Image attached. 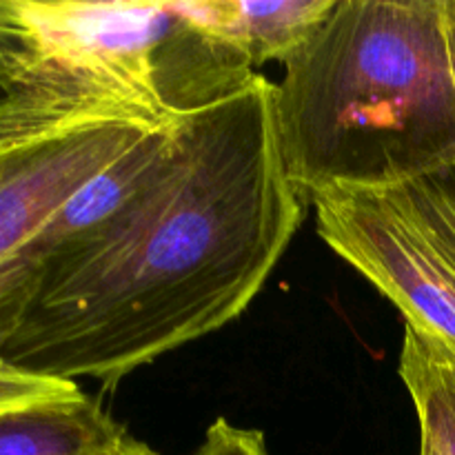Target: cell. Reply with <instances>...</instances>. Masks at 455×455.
I'll return each instance as SVG.
<instances>
[{
    "label": "cell",
    "mask_w": 455,
    "mask_h": 455,
    "mask_svg": "<svg viewBox=\"0 0 455 455\" xmlns=\"http://www.w3.org/2000/svg\"><path fill=\"white\" fill-rule=\"evenodd\" d=\"M275 132V84L173 120L163 163L105 225L44 262L4 363L107 389L238 318L305 218Z\"/></svg>",
    "instance_id": "cell-1"
},
{
    "label": "cell",
    "mask_w": 455,
    "mask_h": 455,
    "mask_svg": "<svg viewBox=\"0 0 455 455\" xmlns=\"http://www.w3.org/2000/svg\"><path fill=\"white\" fill-rule=\"evenodd\" d=\"M283 65L275 132L307 203L455 167L444 0H336Z\"/></svg>",
    "instance_id": "cell-2"
},
{
    "label": "cell",
    "mask_w": 455,
    "mask_h": 455,
    "mask_svg": "<svg viewBox=\"0 0 455 455\" xmlns=\"http://www.w3.org/2000/svg\"><path fill=\"white\" fill-rule=\"evenodd\" d=\"M253 76L209 0H0V96L160 129Z\"/></svg>",
    "instance_id": "cell-3"
},
{
    "label": "cell",
    "mask_w": 455,
    "mask_h": 455,
    "mask_svg": "<svg viewBox=\"0 0 455 455\" xmlns=\"http://www.w3.org/2000/svg\"><path fill=\"white\" fill-rule=\"evenodd\" d=\"M324 243L403 314L455 351V260L389 189H329L309 200Z\"/></svg>",
    "instance_id": "cell-4"
},
{
    "label": "cell",
    "mask_w": 455,
    "mask_h": 455,
    "mask_svg": "<svg viewBox=\"0 0 455 455\" xmlns=\"http://www.w3.org/2000/svg\"><path fill=\"white\" fill-rule=\"evenodd\" d=\"M149 127L98 123L0 158V267L31 243L44 222Z\"/></svg>",
    "instance_id": "cell-5"
},
{
    "label": "cell",
    "mask_w": 455,
    "mask_h": 455,
    "mask_svg": "<svg viewBox=\"0 0 455 455\" xmlns=\"http://www.w3.org/2000/svg\"><path fill=\"white\" fill-rule=\"evenodd\" d=\"M172 124L147 132L123 156L84 182L22 249V256L44 265L52 253L83 238L114 218L163 163L172 142Z\"/></svg>",
    "instance_id": "cell-6"
},
{
    "label": "cell",
    "mask_w": 455,
    "mask_h": 455,
    "mask_svg": "<svg viewBox=\"0 0 455 455\" xmlns=\"http://www.w3.org/2000/svg\"><path fill=\"white\" fill-rule=\"evenodd\" d=\"M127 431L80 395L0 413V455H98Z\"/></svg>",
    "instance_id": "cell-7"
},
{
    "label": "cell",
    "mask_w": 455,
    "mask_h": 455,
    "mask_svg": "<svg viewBox=\"0 0 455 455\" xmlns=\"http://www.w3.org/2000/svg\"><path fill=\"white\" fill-rule=\"evenodd\" d=\"M398 371L416 409L420 451L455 455V351L404 324Z\"/></svg>",
    "instance_id": "cell-8"
},
{
    "label": "cell",
    "mask_w": 455,
    "mask_h": 455,
    "mask_svg": "<svg viewBox=\"0 0 455 455\" xmlns=\"http://www.w3.org/2000/svg\"><path fill=\"white\" fill-rule=\"evenodd\" d=\"M336 0H220L218 29L247 53L253 69L284 62L324 20Z\"/></svg>",
    "instance_id": "cell-9"
},
{
    "label": "cell",
    "mask_w": 455,
    "mask_h": 455,
    "mask_svg": "<svg viewBox=\"0 0 455 455\" xmlns=\"http://www.w3.org/2000/svg\"><path fill=\"white\" fill-rule=\"evenodd\" d=\"M83 395L76 382L40 376L25 369L0 364V413L20 411L40 404L67 403Z\"/></svg>",
    "instance_id": "cell-10"
},
{
    "label": "cell",
    "mask_w": 455,
    "mask_h": 455,
    "mask_svg": "<svg viewBox=\"0 0 455 455\" xmlns=\"http://www.w3.org/2000/svg\"><path fill=\"white\" fill-rule=\"evenodd\" d=\"M191 455H271L265 435L258 429H243L218 418L204 434L203 444Z\"/></svg>",
    "instance_id": "cell-11"
},
{
    "label": "cell",
    "mask_w": 455,
    "mask_h": 455,
    "mask_svg": "<svg viewBox=\"0 0 455 455\" xmlns=\"http://www.w3.org/2000/svg\"><path fill=\"white\" fill-rule=\"evenodd\" d=\"M98 455H158V453H156L154 449L147 447L145 443H140V440H136V438H132L129 434H124V435H120L114 444H109L105 451H100Z\"/></svg>",
    "instance_id": "cell-12"
},
{
    "label": "cell",
    "mask_w": 455,
    "mask_h": 455,
    "mask_svg": "<svg viewBox=\"0 0 455 455\" xmlns=\"http://www.w3.org/2000/svg\"><path fill=\"white\" fill-rule=\"evenodd\" d=\"M444 18H447L449 49H451L453 74H455V0H444Z\"/></svg>",
    "instance_id": "cell-13"
},
{
    "label": "cell",
    "mask_w": 455,
    "mask_h": 455,
    "mask_svg": "<svg viewBox=\"0 0 455 455\" xmlns=\"http://www.w3.org/2000/svg\"><path fill=\"white\" fill-rule=\"evenodd\" d=\"M420 455H431V453H427V451H420Z\"/></svg>",
    "instance_id": "cell-14"
}]
</instances>
